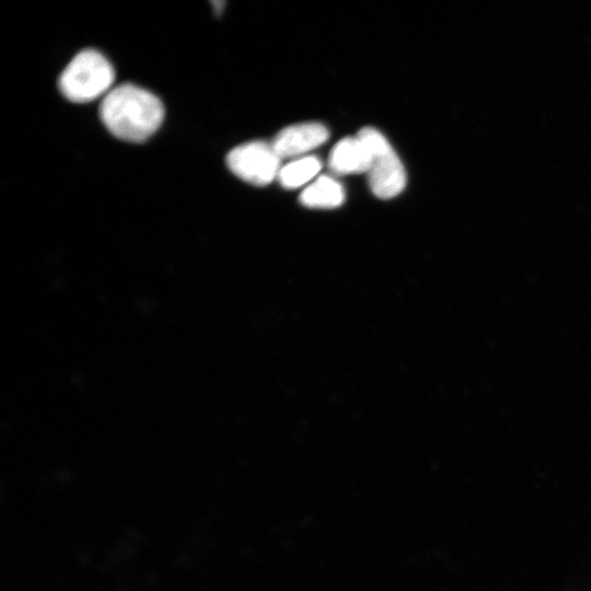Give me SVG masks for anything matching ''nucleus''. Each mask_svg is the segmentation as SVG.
<instances>
[{"label":"nucleus","mask_w":591,"mask_h":591,"mask_svg":"<svg viewBox=\"0 0 591 591\" xmlns=\"http://www.w3.org/2000/svg\"><path fill=\"white\" fill-rule=\"evenodd\" d=\"M328 166L338 175L368 173L370 153L366 143L358 136L339 140L329 154Z\"/></svg>","instance_id":"nucleus-6"},{"label":"nucleus","mask_w":591,"mask_h":591,"mask_svg":"<svg viewBox=\"0 0 591 591\" xmlns=\"http://www.w3.org/2000/svg\"><path fill=\"white\" fill-rule=\"evenodd\" d=\"M309 208H336L345 200V190L335 178L323 175L309 185L299 197Z\"/></svg>","instance_id":"nucleus-7"},{"label":"nucleus","mask_w":591,"mask_h":591,"mask_svg":"<svg viewBox=\"0 0 591 591\" xmlns=\"http://www.w3.org/2000/svg\"><path fill=\"white\" fill-rule=\"evenodd\" d=\"M231 172L258 186L269 184L280 171V158L271 143L251 141L232 149L227 155Z\"/></svg>","instance_id":"nucleus-4"},{"label":"nucleus","mask_w":591,"mask_h":591,"mask_svg":"<svg viewBox=\"0 0 591 591\" xmlns=\"http://www.w3.org/2000/svg\"><path fill=\"white\" fill-rule=\"evenodd\" d=\"M357 136L370 153L368 179L372 193L381 199L397 196L405 188L406 173L389 141L372 127L362 128Z\"/></svg>","instance_id":"nucleus-3"},{"label":"nucleus","mask_w":591,"mask_h":591,"mask_svg":"<svg viewBox=\"0 0 591 591\" xmlns=\"http://www.w3.org/2000/svg\"><path fill=\"white\" fill-rule=\"evenodd\" d=\"M114 77L111 62L101 53L84 49L62 71L59 89L69 101L86 103L108 93Z\"/></svg>","instance_id":"nucleus-2"},{"label":"nucleus","mask_w":591,"mask_h":591,"mask_svg":"<svg viewBox=\"0 0 591 591\" xmlns=\"http://www.w3.org/2000/svg\"><path fill=\"white\" fill-rule=\"evenodd\" d=\"M329 137L327 128L318 123H303L280 130L271 142L279 158L301 155L321 144Z\"/></svg>","instance_id":"nucleus-5"},{"label":"nucleus","mask_w":591,"mask_h":591,"mask_svg":"<svg viewBox=\"0 0 591 591\" xmlns=\"http://www.w3.org/2000/svg\"><path fill=\"white\" fill-rule=\"evenodd\" d=\"M100 117L115 137L141 142L162 124L164 107L151 92L126 83L105 94L100 105Z\"/></svg>","instance_id":"nucleus-1"},{"label":"nucleus","mask_w":591,"mask_h":591,"mask_svg":"<svg viewBox=\"0 0 591 591\" xmlns=\"http://www.w3.org/2000/svg\"><path fill=\"white\" fill-rule=\"evenodd\" d=\"M321 167L322 162L316 157H303L282 166L278 179L285 188H297L313 178Z\"/></svg>","instance_id":"nucleus-8"}]
</instances>
